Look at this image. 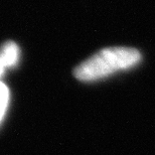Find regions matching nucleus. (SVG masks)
Listing matches in <instances>:
<instances>
[{
    "label": "nucleus",
    "mask_w": 155,
    "mask_h": 155,
    "mask_svg": "<svg viewBox=\"0 0 155 155\" xmlns=\"http://www.w3.org/2000/svg\"><path fill=\"white\" fill-rule=\"evenodd\" d=\"M142 55L136 48L114 46L101 49L76 67L74 76L82 82H92L129 69L141 61Z\"/></svg>",
    "instance_id": "1"
},
{
    "label": "nucleus",
    "mask_w": 155,
    "mask_h": 155,
    "mask_svg": "<svg viewBox=\"0 0 155 155\" xmlns=\"http://www.w3.org/2000/svg\"><path fill=\"white\" fill-rule=\"evenodd\" d=\"M19 57V48L13 41H7L0 49V58L6 68L13 67L17 64Z\"/></svg>",
    "instance_id": "2"
},
{
    "label": "nucleus",
    "mask_w": 155,
    "mask_h": 155,
    "mask_svg": "<svg viewBox=\"0 0 155 155\" xmlns=\"http://www.w3.org/2000/svg\"><path fill=\"white\" fill-rule=\"evenodd\" d=\"M9 105V90L4 84L0 82V124L4 118Z\"/></svg>",
    "instance_id": "3"
},
{
    "label": "nucleus",
    "mask_w": 155,
    "mask_h": 155,
    "mask_svg": "<svg viewBox=\"0 0 155 155\" xmlns=\"http://www.w3.org/2000/svg\"><path fill=\"white\" fill-rule=\"evenodd\" d=\"M5 66H4V64H3V61H2V60L0 58V76L2 75L3 74V72H4V70H5Z\"/></svg>",
    "instance_id": "4"
}]
</instances>
